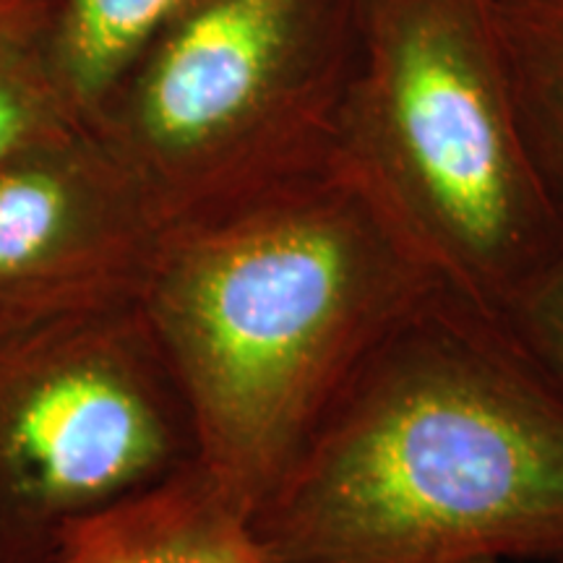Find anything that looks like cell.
<instances>
[{"instance_id":"cell-14","label":"cell","mask_w":563,"mask_h":563,"mask_svg":"<svg viewBox=\"0 0 563 563\" xmlns=\"http://www.w3.org/2000/svg\"><path fill=\"white\" fill-rule=\"evenodd\" d=\"M0 3H3V0H0Z\"/></svg>"},{"instance_id":"cell-13","label":"cell","mask_w":563,"mask_h":563,"mask_svg":"<svg viewBox=\"0 0 563 563\" xmlns=\"http://www.w3.org/2000/svg\"><path fill=\"white\" fill-rule=\"evenodd\" d=\"M485 563H498V561H485ZM545 563H563V559H555V561H545Z\"/></svg>"},{"instance_id":"cell-5","label":"cell","mask_w":563,"mask_h":563,"mask_svg":"<svg viewBox=\"0 0 563 563\" xmlns=\"http://www.w3.org/2000/svg\"><path fill=\"white\" fill-rule=\"evenodd\" d=\"M199 462L144 302L0 323V538L47 563L63 527Z\"/></svg>"},{"instance_id":"cell-9","label":"cell","mask_w":563,"mask_h":563,"mask_svg":"<svg viewBox=\"0 0 563 563\" xmlns=\"http://www.w3.org/2000/svg\"><path fill=\"white\" fill-rule=\"evenodd\" d=\"M514 115L563 228V0H493Z\"/></svg>"},{"instance_id":"cell-8","label":"cell","mask_w":563,"mask_h":563,"mask_svg":"<svg viewBox=\"0 0 563 563\" xmlns=\"http://www.w3.org/2000/svg\"><path fill=\"white\" fill-rule=\"evenodd\" d=\"M194 0H30V30L76 121L89 123L141 47Z\"/></svg>"},{"instance_id":"cell-6","label":"cell","mask_w":563,"mask_h":563,"mask_svg":"<svg viewBox=\"0 0 563 563\" xmlns=\"http://www.w3.org/2000/svg\"><path fill=\"white\" fill-rule=\"evenodd\" d=\"M165 224L87 123L0 162V323L144 292Z\"/></svg>"},{"instance_id":"cell-10","label":"cell","mask_w":563,"mask_h":563,"mask_svg":"<svg viewBox=\"0 0 563 563\" xmlns=\"http://www.w3.org/2000/svg\"><path fill=\"white\" fill-rule=\"evenodd\" d=\"M81 123L70 115L30 30V0L0 3V162Z\"/></svg>"},{"instance_id":"cell-4","label":"cell","mask_w":563,"mask_h":563,"mask_svg":"<svg viewBox=\"0 0 563 563\" xmlns=\"http://www.w3.org/2000/svg\"><path fill=\"white\" fill-rule=\"evenodd\" d=\"M363 0H194L136 53L95 129L178 222L336 141Z\"/></svg>"},{"instance_id":"cell-3","label":"cell","mask_w":563,"mask_h":563,"mask_svg":"<svg viewBox=\"0 0 563 563\" xmlns=\"http://www.w3.org/2000/svg\"><path fill=\"white\" fill-rule=\"evenodd\" d=\"M334 144L443 287L493 319L563 249L519 136L493 0H363Z\"/></svg>"},{"instance_id":"cell-1","label":"cell","mask_w":563,"mask_h":563,"mask_svg":"<svg viewBox=\"0 0 563 563\" xmlns=\"http://www.w3.org/2000/svg\"><path fill=\"white\" fill-rule=\"evenodd\" d=\"M441 287L334 144L165 224L141 302L199 464L253 514L371 350Z\"/></svg>"},{"instance_id":"cell-11","label":"cell","mask_w":563,"mask_h":563,"mask_svg":"<svg viewBox=\"0 0 563 563\" xmlns=\"http://www.w3.org/2000/svg\"><path fill=\"white\" fill-rule=\"evenodd\" d=\"M506 332L563 391V249L501 316Z\"/></svg>"},{"instance_id":"cell-7","label":"cell","mask_w":563,"mask_h":563,"mask_svg":"<svg viewBox=\"0 0 563 563\" xmlns=\"http://www.w3.org/2000/svg\"><path fill=\"white\" fill-rule=\"evenodd\" d=\"M47 563H277L199 462L63 527Z\"/></svg>"},{"instance_id":"cell-12","label":"cell","mask_w":563,"mask_h":563,"mask_svg":"<svg viewBox=\"0 0 563 563\" xmlns=\"http://www.w3.org/2000/svg\"><path fill=\"white\" fill-rule=\"evenodd\" d=\"M0 563H40V561L32 559L30 553L21 551V548L9 543L5 538H0Z\"/></svg>"},{"instance_id":"cell-2","label":"cell","mask_w":563,"mask_h":563,"mask_svg":"<svg viewBox=\"0 0 563 563\" xmlns=\"http://www.w3.org/2000/svg\"><path fill=\"white\" fill-rule=\"evenodd\" d=\"M253 530L277 563L563 559V391L441 287L352 373Z\"/></svg>"}]
</instances>
